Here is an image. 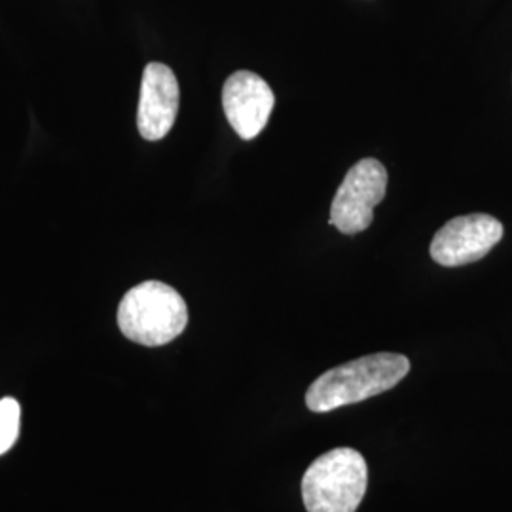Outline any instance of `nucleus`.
<instances>
[{"instance_id": "7", "label": "nucleus", "mask_w": 512, "mask_h": 512, "mask_svg": "<svg viewBox=\"0 0 512 512\" xmlns=\"http://www.w3.org/2000/svg\"><path fill=\"white\" fill-rule=\"evenodd\" d=\"M181 103L175 73L164 63H148L141 82L137 128L143 139L160 141L171 131Z\"/></svg>"}, {"instance_id": "3", "label": "nucleus", "mask_w": 512, "mask_h": 512, "mask_svg": "<svg viewBox=\"0 0 512 512\" xmlns=\"http://www.w3.org/2000/svg\"><path fill=\"white\" fill-rule=\"evenodd\" d=\"M368 488L366 461L353 448H334L311 463L302 478L308 512H355Z\"/></svg>"}, {"instance_id": "5", "label": "nucleus", "mask_w": 512, "mask_h": 512, "mask_svg": "<svg viewBox=\"0 0 512 512\" xmlns=\"http://www.w3.org/2000/svg\"><path fill=\"white\" fill-rule=\"evenodd\" d=\"M503 239V224L499 220L473 213L448 220L431 241V258L446 268H456L476 262L488 255Z\"/></svg>"}, {"instance_id": "1", "label": "nucleus", "mask_w": 512, "mask_h": 512, "mask_svg": "<svg viewBox=\"0 0 512 512\" xmlns=\"http://www.w3.org/2000/svg\"><path fill=\"white\" fill-rule=\"evenodd\" d=\"M410 370L401 353H374L321 374L306 393L311 412H330L393 389Z\"/></svg>"}, {"instance_id": "8", "label": "nucleus", "mask_w": 512, "mask_h": 512, "mask_svg": "<svg viewBox=\"0 0 512 512\" xmlns=\"http://www.w3.org/2000/svg\"><path fill=\"white\" fill-rule=\"evenodd\" d=\"M19 421L21 408L18 401L12 397L0 399V456H4L18 442Z\"/></svg>"}, {"instance_id": "4", "label": "nucleus", "mask_w": 512, "mask_h": 512, "mask_svg": "<svg viewBox=\"0 0 512 512\" xmlns=\"http://www.w3.org/2000/svg\"><path fill=\"white\" fill-rule=\"evenodd\" d=\"M387 192V169L374 158L353 165L336 190L330 207V224L346 236L365 232L374 220V207Z\"/></svg>"}, {"instance_id": "6", "label": "nucleus", "mask_w": 512, "mask_h": 512, "mask_svg": "<svg viewBox=\"0 0 512 512\" xmlns=\"http://www.w3.org/2000/svg\"><path fill=\"white\" fill-rule=\"evenodd\" d=\"M222 107L239 137L251 141L266 128L275 107V95L258 74L238 71L224 82Z\"/></svg>"}, {"instance_id": "2", "label": "nucleus", "mask_w": 512, "mask_h": 512, "mask_svg": "<svg viewBox=\"0 0 512 512\" xmlns=\"http://www.w3.org/2000/svg\"><path fill=\"white\" fill-rule=\"evenodd\" d=\"M188 308L183 296L162 281H145L126 293L118 306L122 334L141 346L160 348L183 334Z\"/></svg>"}]
</instances>
